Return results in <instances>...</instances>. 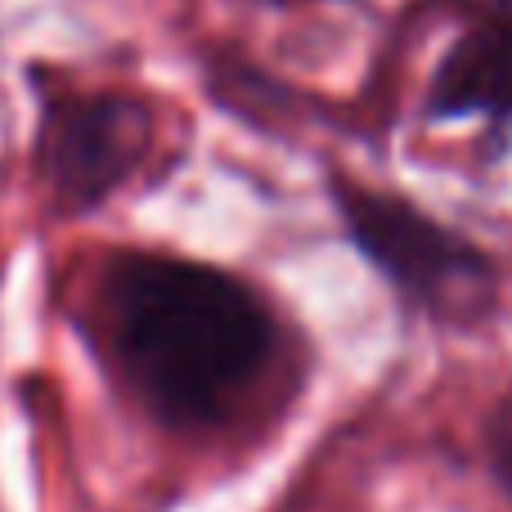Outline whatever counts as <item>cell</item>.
<instances>
[{"mask_svg": "<svg viewBox=\"0 0 512 512\" xmlns=\"http://www.w3.org/2000/svg\"><path fill=\"white\" fill-rule=\"evenodd\" d=\"M108 337L131 391L176 432H221L288 360V324L239 270L131 252L104 288Z\"/></svg>", "mask_w": 512, "mask_h": 512, "instance_id": "cell-1", "label": "cell"}, {"mask_svg": "<svg viewBox=\"0 0 512 512\" xmlns=\"http://www.w3.org/2000/svg\"><path fill=\"white\" fill-rule=\"evenodd\" d=\"M324 198L346 248L378 274L409 319L436 333H481L499 319L504 265L468 230L427 212L418 198L337 167L324 171Z\"/></svg>", "mask_w": 512, "mask_h": 512, "instance_id": "cell-2", "label": "cell"}, {"mask_svg": "<svg viewBox=\"0 0 512 512\" xmlns=\"http://www.w3.org/2000/svg\"><path fill=\"white\" fill-rule=\"evenodd\" d=\"M454 36L427 72L418 122L477 126L486 167L512 158V0H445Z\"/></svg>", "mask_w": 512, "mask_h": 512, "instance_id": "cell-3", "label": "cell"}, {"mask_svg": "<svg viewBox=\"0 0 512 512\" xmlns=\"http://www.w3.org/2000/svg\"><path fill=\"white\" fill-rule=\"evenodd\" d=\"M149 149V104L131 95L68 99L45 126V176L68 212H90L140 171Z\"/></svg>", "mask_w": 512, "mask_h": 512, "instance_id": "cell-4", "label": "cell"}, {"mask_svg": "<svg viewBox=\"0 0 512 512\" xmlns=\"http://www.w3.org/2000/svg\"><path fill=\"white\" fill-rule=\"evenodd\" d=\"M477 441H481V468H486L490 486H495L512 508V387H504L486 405Z\"/></svg>", "mask_w": 512, "mask_h": 512, "instance_id": "cell-5", "label": "cell"}, {"mask_svg": "<svg viewBox=\"0 0 512 512\" xmlns=\"http://www.w3.org/2000/svg\"><path fill=\"white\" fill-rule=\"evenodd\" d=\"M265 9H319V5H360V0H256Z\"/></svg>", "mask_w": 512, "mask_h": 512, "instance_id": "cell-6", "label": "cell"}]
</instances>
